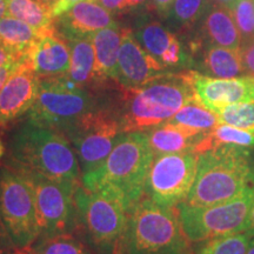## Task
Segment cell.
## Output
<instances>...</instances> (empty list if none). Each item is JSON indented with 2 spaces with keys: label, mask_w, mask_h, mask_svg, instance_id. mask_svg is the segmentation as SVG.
Listing matches in <instances>:
<instances>
[{
  "label": "cell",
  "mask_w": 254,
  "mask_h": 254,
  "mask_svg": "<svg viewBox=\"0 0 254 254\" xmlns=\"http://www.w3.org/2000/svg\"><path fill=\"white\" fill-rule=\"evenodd\" d=\"M67 41L71 53L68 78L84 87L97 78L95 75V52L92 38H69Z\"/></svg>",
  "instance_id": "603a6c76"
},
{
  "label": "cell",
  "mask_w": 254,
  "mask_h": 254,
  "mask_svg": "<svg viewBox=\"0 0 254 254\" xmlns=\"http://www.w3.org/2000/svg\"><path fill=\"white\" fill-rule=\"evenodd\" d=\"M126 28L113 23L92 36L95 52V75L98 79L118 77V56Z\"/></svg>",
  "instance_id": "d6986e66"
},
{
  "label": "cell",
  "mask_w": 254,
  "mask_h": 254,
  "mask_svg": "<svg viewBox=\"0 0 254 254\" xmlns=\"http://www.w3.org/2000/svg\"><path fill=\"white\" fill-rule=\"evenodd\" d=\"M77 230L95 254H114L127 220L122 202L112 195L79 185L74 194Z\"/></svg>",
  "instance_id": "8992f818"
},
{
  "label": "cell",
  "mask_w": 254,
  "mask_h": 254,
  "mask_svg": "<svg viewBox=\"0 0 254 254\" xmlns=\"http://www.w3.org/2000/svg\"><path fill=\"white\" fill-rule=\"evenodd\" d=\"M253 234L249 231L228 234L207 240L198 254H247Z\"/></svg>",
  "instance_id": "f546056e"
},
{
  "label": "cell",
  "mask_w": 254,
  "mask_h": 254,
  "mask_svg": "<svg viewBox=\"0 0 254 254\" xmlns=\"http://www.w3.org/2000/svg\"><path fill=\"white\" fill-rule=\"evenodd\" d=\"M147 1H148V0H126L127 8L139 7V6L146 4V2H147Z\"/></svg>",
  "instance_id": "ab89813d"
},
{
  "label": "cell",
  "mask_w": 254,
  "mask_h": 254,
  "mask_svg": "<svg viewBox=\"0 0 254 254\" xmlns=\"http://www.w3.org/2000/svg\"><path fill=\"white\" fill-rule=\"evenodd\" d=\"M145 132L154 157L193 152L201 135L204 134V132L192 131L168 122L152 127Z\"/></svg>",
  "instance_id": "ac0fdd59"
},
{
  "label": "cell",
  "mask_w": 254,
  "mask_h": 254,
  "mask_svg": "<svg viewBox=\"0 0 254 254\" xmlns=\"http://www.w3.org/2000/svg\"><path fill=\"white\" fill-rule=\"evenodd\" d=\"M97 109L94 98L65 74L40 79L37 99L28 111V118L63 134L72 124Z\"/></svg>",
  "instance_id": "ba28073f"
},
{
  "label": "cell",
  "mask_w": 254,
  "mask_h": 254,
  "mask_svg": "<svg viewBox=\"0 0 254 254\" xmlns=\"http://www.w3.org/2000/svg\"><path fill=\"white\" fill-rule=\"evenodd\" d=\"M217 114L220 124L254 131V101L228 105Z\"/></svg>",
  "instance_id": "4dcf8cb0"
},
{
  "label": "cell",
  "mask_w": 254,
  "mask_h": 254,
  "mask_svg": "<svg viewBox=\"0 0 254 254\" xmlns=\"http://www.w3.org/2000/svg\"><path fill=\"white\" fill-rule=\"evenodd\" d=\"M14 254H28V253L26 252V250H25V249H18L14 252Z\"/></svg>",
  "instance_id": "f6af8a7d"
},
{
  "label": "cell",
  "mask_w": 254,
  "mask_h": 254,
  "mask_svg": "<svg viewBox=\"0 0 254 254\" xmlns=\"http://www.w3.org/2000/svg\"><path fill=\"white\" fill-rule=\"evenodd\" d=\"M25 250L28 254H90L84 244L72 233L40 237Z\"/></svg>",
  "instance_id": "83f0119b"
},
{
  "label": "cell",
  "mask_w": 254,
  "mask_h": 254,
  "mask_svg": "<svg viewBox=\"0 0 254 254\" xmlns=\"http://www.w3.org/2000/svg\"><path fill=\"white\" fill-rule=\"evenodd\" d=\"M249 231L254 236V201L252 207H251L250 214H249V219H247V224H246V230Z\"/></svg>",
  "instance_id": "f35d334b"
},
{
  "label": "cell",
  "mask_w": 254,
  "mask_h": 254,
  "mask_svg": "<svg viewBox=\"0 0 254 254\" xmlns=\"http://www.w3.org/2000/svg\"><path fill=\"white\" fill-rule=\"evenodd\" d=\"M116 21L104 6L92 0L78 2L59 17L58 26L64 39L92 38L95 32Z\"/></svg>",
  "instance_id": "e0dca14e"
},
{
  "label": "cell",
  "mask_w": 254,
  "mask_h": 254,
  "mask_svg": "<svg viewBox=\"0 0 254 254\" xmlns=\"http://www.w3.org/2000/svg\"><path fill=\"white\" fill-rule=\"evenodd\" d=\"M174 4V0H152V5L157 9V12L160 15L167 17L171 12V8Z\"/></svg>",
  "instance_id": "8d00e7d4"
},
{
  "label": "cell",
  "mask_w": 254,
  "mask_h": 254,
  "mask_svg": "<svg viewBox=\"0 0 254 254\" xmlns=\"http://www.w3.org/2000/svg\"><path fill=\"white\" fill-rule=\"evenodd\" d=\"M153 158L145 131L125 132L106 160L82 176V186L112 195L128 214L145 195L146 179Z\"/></svg>",
  "instance_id": "7a4b0ae2"
},
{
  "label": "cell",
  "mask_w": 254,
  "mask_h": 254,
  "mask_svg": "<svg viewBox=\"0 0 254 254\" xmlns=\"http://www.w3.org/2000/svg\"><path fill=\"white\" fill-rule=\"evenodd\" d=\"M240 56L246 74L250 77H254V38L249 41L241 43Z\"/></svg>",
  "instance_id": "d6a6232c"
},
{
  "label": "cell",
  "mask_w": 254,
  "mask_h": 254,
  "mask_svg": "<svg viewBox=\"0 0 254 254\" xmlns=\"http://www.w3.org/2000/svg\"><path fill=\"white\" fill-rule=\"evenodd\" d=\"M209 6V0H174L167 15L171 26L176 30H185L193 26L204 17Z\"/></svg>",
  "instance_id": "f1b7e54d"
},
{
  "label": "cell",
  "mask_w": 254,
  "mask_h": 254,
  "mask_svg": "<svg viewBox=\"0 0 254 254\" xmlns=\"http://www.w3.org/2000/svg\"><path fill=\"white\" fill-rule=\"evenodd\" d=\"M124 133L117 116L97 109L72 124L63 134L72 142L85 176L106 160Z\"/></svg>",
  "instance_id": "30bf717a"
},
{
  "label": "cell",
  "mask_w": 254,
  "mask_h": 254,
  "mask_svg": "<svg viewBox=\"0 0 254 254\" xmlns=\"http://www.w3.org/2000/svg\"><path fill=\"white\" fill-rule=\"evenodd\" d=\"M202 69L214 78L233 79L247 75L240 50H231L211 44L204 51Z\"/></svg>",
  "instance_id": "7402d4cb"
},
{
  "label": "cell",
  "mask_w": 254,
  "mask_h": 254,
  "mask_svg": "<svg viewBox=\"0 0 254 254\" xmlns=\"http://www.w3.org/2000/svg\"><path fill=\"white\" fill-rule=\"evenodd\" d=\"M247 254H254V236L251 240L250 246H249V251H247Z\"/></svg>",
  "instance_id": "ee69618b"
},
{
  "label": "cell",
  "mask_w": 254,
  "mask_h": 254,
  "mask_svg": "<svg viewBox=\"0 0 254 254\" xmlns=\"http://www.w3.org/2000/svg\"><path fill=\"white\" fill-rule=\"evenodd\" d=\"M190 79L196 99L215 113L228 105L254 101V77L222 79L190 71Z\"/></svg>",
  "instance_id": "4fadbf2b"
},
{
  "label": "cell",
  "mask_w": 254,
  "mask_h": 254,
  "mask_svg": "<svg viewBox=\"0 0 254 254\" xmlns=\"http://www.w3.org/2000/svg\"><path fill=\"white\" fill-rule=\"evenodd\" d=\"M23 62L27 63L40 79L67 74L71 63L67 41L57 30L46 32L27 51Z\"/></svg>",
  "instance_id": "2e32d148"
},
{
  "label": "cell",
  "mask_w": 254,
  "mask_h": 254,
  "mask_svg": "<svg viewBox=\"0 0 254 254\" xmlns=\"http://www.w3.org/2000/svg\"><path fill=\"white\" fill-rule=\"evenodd\" d=\"M0 220L17 249L31 246L40 237L33 183L12 167L0 170Z\"/></svg>",
  "instance_id": "52a82bcc"
},
{
  "label": "cell",
  "mask_w": 254,
  "mask_h": 254,
  "mask_svg": "<svg viewBox=\"0 0 254 254\" xmlns=\"http://www.w3.org/2000/svg\"><path fill=\"white\" fill-rule=\"evenodd\" d=\"M7 15L25 21L41 34L56 30L51 6L40 0H7Z\"/></svg>",
  "instance_id": "484cf974"
},
{
  "label": "cell",
  "mask_w": 254,
  "mask_h": 254,
  "mask_svg": "<svg viewBox=\"0 0 254 254\" xmlns=\"http://www.w3.org/2000/svg\"><path fill=\"white\" fill-rule=\"evenodd\" d=\"M20 62H23V60L19 58L17 55H14L11 50H8L4 44L0 43V66Z\"/></svg>",
  "instance_id": "d590c367"
},
{
  "label": "cell",
  "mask_w": 254,
  "mask_h": 254,
  "mask_svg": "<svg viewBox=\"0 0 254 254\" xmlns=\"http://www.w3.org/2000/svg\"><path fill=\"white\" fill-rule=\"evenodd\" d=\"M167 122L196 132H207L220 124L218 114L206 109L196 98L189 101Z\"/></svg>",
  "instance_id": "4316f807"
},
{
  "label": "cell",
  "mask_w": 254,
  "mask_h": 254,
  "mask_svg": "<svg viewBox=\"0 0 254 254\" xmlns=\"http://www.w3.org/2000/svg\"><path fill=\"white\" fill-rule=\"evenodd\" d=\"M40 78L27 63L21 62L0 91V125L28 112L39 91Z\"/></svg>",
  "instance_id": "9a60e30c"
},
{
  "label": "cell",
  "mask_w": 254,
  "mask_h": 254,
  "mask_svg": "<svg viewBox=\"0 0 254 254\" xmlns=\"http://www.w3.org/2000/svg\"><path fill=\"white\" fill-rule=\"evenodd\" d=\"M170 71L140 46L131 30H125L118 56L117 81L126 90L144 86Z\"/></svg>",
  "instance_id": "5bb4252c"
},
{
  "label": "cell",
  "mask_w": 254,
  "mask_h": 254,
  "mask_svg": "<svg viewBox=\"0 0 254 254\" xmlns=\"http://www.w3.org/2000/svg\"><path fill=\"white\" fill-rule=\"evenodd\" d=\"M131 31L142 49L159 63L177 37L159 21L146 14L138 15L134 19Z\"/></svg>",
  "instance_id": "44dd1931"
},
{
  "label": "cell",
  "mask_w": 254,
  "mask_h": 254,
  "mask_svg": "<svg viewBox=\"0 0 254 254\" xmlns=\"http://www.w3.org/2000/svg\"><path fill=\"white\" fill-rule=\"evenodd\" d=\"M18 64L19 63H12V64H7V65L0 66V91H1L2 86L5 85V82L8 79L9 75L12 74V72H13L15 67L18 66Z\"/></svg>",
  "instance_id": "74e56055"
},
{
  "label": "cell",
  "mask_w": 254,
  "mask_h": 254,
  "mask_svg": "<svg viewBox=\"0 0 254 254\" xmlns=\"http://www.w3.org/2000/svg\"><path fill=\"white\" fill-rule=\"evenodd\" d=\"M4 154H5V146H4V142H2L1 135H0V159L4 157Z\"/></svg>",
  "instance_id": "7bdbcfd3"
},
{
  "label": "cell",
  "mask_w": 254,
  "mask_h": 254,
  "mask_svg": "<svg viewBox=\"0 0 254 254\" xmlns=\"http://www.w3.org/2000/svg\"><path fill=\"white\" fill-rule=\"evenodd\" d=\"M40 36L39 31L17 18L5 15L0 19V43L21 60Z\"/></svg>",
  "instance_id": "d4e9b609"
},
{
  "label": "cell",
  "mask_w": 254,
  "mask_h": 254,
  "mask_svg": "<svg viewBox=\"0 0 254 254\" xmlns=\"http://www.w3.org/2000/svg\"><path fill=\"white\" fill-rule=\"evenodd\" d=\"M0 238H1V237H0Z\"/></svg>",
  "instance_id": "c3c4849f"
},
{
  "label": "cell",
  "mask_w": 254,
  "mask_h": 254,
  "mask_svg": "<svg viewBox=\"0 0 254 254\" xmlns=\"http://www.w3.org/2000/svg\"><path fill=\"white\" fill-rule=\"evenodd\" d=\"M253 201L254 185L230 201L211 206L182 202L177 209L183 230L190 243H202L245 231Z\"/></svg>",
  "instance_id": "9c48e42d"
},
{
  "label": "cell",
  "mask_w": 254,
  "mask_h": 254,
  "mask_svg": "<svg viewBox=\"0 0 254 254\" xmlns=\"http://www.w3.org/2000/svg\"><path fill=\"white\" fill-rule=\"evenodd\" d=\"M11 166L26 176L80 184L75 151L62 133L28 118L14 129L8 141Z\"/></svg>",
  "instance_id": "6da1fadb"
},
{
  "label": "cell",
  "mask_w": 254,
  "mask_h": 254,
  "mask_svg": "<svg viewBox=\"0 0 254 254\" xmlns=\"http://www.w3.org/2000/svg\"><path fill=\"white\" fill-rule=\"evenodd\" d=\"M27 177L36 190L40 237L72 233L77 230L74 194L80 184L58 182L40 176Z\"/></svg>",
  "instance_id": "7c38bea8"
},
{
  "label": "cell",
  "mask_w": 254,
  "mask_h": 254,
  "mask_svg": "<svg viewBox=\"0 0 254 254\" xmlns=\"http://www.w3.org/2000/svg\"><path fill=\"white\" fill-rule=\"evenodd\" d=\"M241 34V43L254 38V0H237L231 9Z\"/></svg>",
  "instance_id": "1f68e13d"
},
{
  "label": "cell",
  "mask_w": 254,
  "mask_h": 254,
  "mask_svg": "<svg viewBox=\"0 0 254 254\" xmlns=\"http://www.w3.org/2000/svg\"><path fill=\"white\" fill-rule=\"evenodd\" d=\"M222 146L254 148V131H247L225 124H219L209 131L204 132L193 152L199 155Z\"/></svg>",
  "instance_id": "cb8c5ba5"
},
{
  "label": "cell",
  "mask_w": 254,
  "mask_h": 254,
  "mask_svg": "<svg viewBox=\"0 0 254 254\" xmlns=\"http://www.w3.org/2000/svg\"><path fill=\"white\" fill-rule=\"evenodd\" d=\"M194 98L190 72H167L141 87L124 88L123 107L117 118L123 132L147 131L166 123Z\"/></svg>",
  "instance_id": "5b68a950"
},
{
  "label": "cell",
  "mask_w": 254,
  "mask_h": 254,
  "mask_svg": "<svg viewBox=\"0 0 254 254\" xmlns=\"http://www.w3.org/2000/svg\"><path fill=\"white\" fill-rule=\"evenodd\" d=\"M114 254H193L178 209L144 195L127 214Z\"/></svg>",
  "instance_id": "3957f363"
},
{
  "label": "cell",
  "mask_w": 254,
  "mask_h": 254,
  "mask_svg": "<svg viewBox=\"0 0 254 254\" xmlns=\"http://www.w3.org/2000/svg\"><path fill=\"white\" fill-rule=\"evenodd\" d=\"M254 185V158L251 148L222 146L199 154L198 170L186 201L211 206L237 198Z\"/></svg>",
  "instance_id": "277c9868"
},
{
  "label": "cell",
  "mask_w": 254,
  "mask_h": 254,
  "mask_svg": "<svg viewBox=\"0 0 254 254\" xmlns=\"http://www.w3.org/2000/svg\"><path fill=\"white\" fill-rule=\"evenodd\" d=\"M98 4L104 6L107 11L112 13H118L127 9L126 0H98Z\"/></svg>",
  "instance_id": "e575fe53"
},
{
  "label": "cell",
  "mask_w": 254,
  "mask_h": 254,
  "mask_svg": "<svg viewBox=\"0 0 254 254\" xmlns=\"http://www.w3.org/2000/svg\"><path fill=\"white\" fill-rule=\"evenodd\" d=\"M7 14V0H0V19Z\"/></svg>",
  "instance_id": "b9f144b4"
},
{
  "label": "cell",
  "mask_w": 254,
  "mask_h": 254,
  "mask_svg": "<svg viewBox=\"0 0 254 254\" xmlns=\"http://www.w3.org/2000/svg\"><path fill=\"white\" fill-rule=\"evenodd\" d=\"M40 1H43V2H45V4H47V5H52L53 2L56 1V0H40Z\"/></svg>",
  "instance_id": "bcb514c9"
},
{
  "label": "cell",
  "mask_w": 254,
  "mask_h": 254,
  "mask_svg": "<svg viewBox=\"0 0 254 254\" xmlns=\"http://www.w3.org/2000/svg\"><path fill=\"white\" fill-rule=\"evenodd\" d=\"M199 155L193 152L153 158L145 184V195L165 207L185 202L196 177Z\"/></svg>",
  "instance_id": "8fae6325"
},
{
  "label": "cell",
  "mask_w": 254,
  "mask_h": 254,
  "mask_svg": "<svg viewBox=\"0 0 254 254\" xmlns=\"http://www.w3.org/2000/svg\"><path fill=\"white\" fill-rule=\"evenodd\" d=\"M92 1H98V0H92Z\"/></svg>",
  "instance_id": "7dc6e473"
},
{
  "label": "cell",
  "mask_w": 254,
  "mask_h": 254,
  "mask_svg": "<svg viewBox=\"0 0 254 254\" xmlns=\"http://www.w3.org/2000/svg\"><path fill=\"white\" fill-rule=\"evenodd\" d=\"M80 1H84V0H56L51 5V11H52L53 17H60V15L67 12L69 8Z\"/></svg>",
  "instance_id": "836d02e7"
},
{
  "label": "cell",
  "mask_w": 254,
  "mask_h": 254,
  "mask_svg": "<svg viewBox=\"0 0 254 254\" xmlns=\"http://www.w3.org/2000/svg\"><path fill=\"white\" fill-rule=\"evenodd\" d=\"M214 1L217 2L218 5L225 6V7L232 9V7H233L234 4L237 2V0H214Z\"/></svg>",
  "instance_id": "60d3db41"
},
{
  "label": "cell",
  "mask_w": 254,
  "mask_h": 254,
  "mask_svg": "<svg viewBox=\"0 0 254 254\" xmlns=\"http://www.w3.org/2000/svg\"><path fill=\"white\" fill-rule=\"evenodd\" d=\"M202 18V28L208 44L240 50L241 34L230 8L218 4L211 5Z\"/></svg>",
  "instance_id": "ffe728a7"
}]
</instances>
